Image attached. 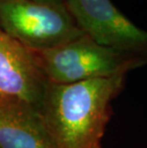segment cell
I'll return each instance as SVG.
<instances>
[{
    "mask_svg": "<svg viewBox=\"0 0 147 148\" xmlns=\"http://www.w3.org/2000/svg\"><path fill=\"white\" fill-rule=\"evenodd\" d=\"M125 75L48 81L39 113L55 148H101L112 101L122 91Z\"/></svg>",
    "mask_w": 147,
    "mask_h": 148,
    "instance_id": "obj_1",
    "label": "cell"
},
{
    "mask_svg": "<svg viewBox=\"0 0 147 148\" xmlns=\"http://www.w3.org/2000/svg\"><path fill=\"white\" fill-rule=\"evenodd\" d=\"M33 53L47 80L55 83L126 75L147 64L142 56L99 44L86 34Z\"/></svg>",
    "mask_w": 147,
    "mask_h": 148,
    "instance_id": "obj_2",
    "label": "cell"
},
{
    "mask_svg": "<svg viewBox=\"0 0 147 148\" xmlns=\"http://www.w3.org/2000/svg\"><path fill=\"white\" fill-rule=\"evenodd\" d=\"M0 27L33 51L55 47L85 34L65 3L0 0Z\"/></svg>",
    "mask_w": 147,
    "mask_h": 148,
    "instance_id": "obj_3",
    "label": "cell"
},
{
    "mask_svg": "<svg viewBox=\"0 0 147 148\" xmlns=\"http://www.w3.org/2000/svg\"><path fill=\"white\" fill-rule=\"evenodd\" d=\"M65 4L79 29L98 43L147 59V32L110 0H65Z\"/></svg>",
    "mask_w": 147,
    "mask_h": 148,
    "instance_id": "obj_4",
    "label": "cell"
},
{
    "mask_svg": "<svg viewBox=\"0 0 147 148\" xmlns=\"http://www.w3.org/2000/svg\"><path fill=\"white\" fill-rule=\"evenodd\" d=\"M47 83L32 50L0 27V95L39 110Z\"/></svg>",
    "mask_w": 147,
    "mask_h": 148,
    "instance_id": "obj_5",
    "label": "cell"
},
{
    "mask_svg": "<svg viewBox=\"0 0 147 148\" xmlns=\"http://www.w3.org/2000/svg\"><path fill=\"white\" fill-rule=\"evenodd\" d=\"M0 148H55L39 110L0 95Z\"/></svg>",
    "mask_w": 147,
    "mask_h": 148,
    "instance_id": "obj_6",
    "label": "cell"
},
{
    "mask_svg": "<svg viewBox=\"0 0 147 148\" xmlns=\"http://www.w3.org/2000/svg\"><path fill=\"white\" fill-rule=\"evenodd\" d=\"M34 1L43 2V3H52V4H61V3H65V0H34Z\"/></svg>",
    "mask_w": 147,
    "mask_h": 148,
    "instance_id": "obj_7",
    "label": "cell"
}]
</instances>
